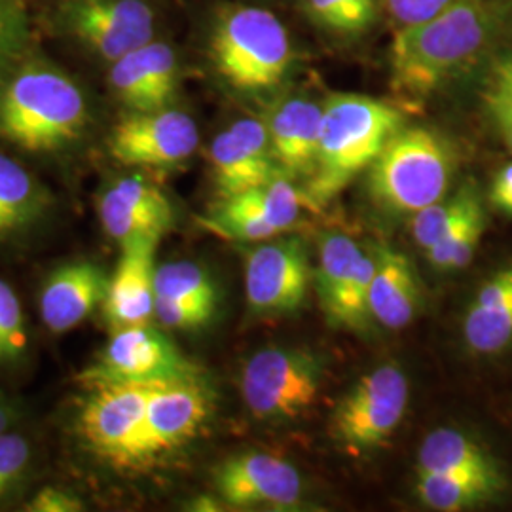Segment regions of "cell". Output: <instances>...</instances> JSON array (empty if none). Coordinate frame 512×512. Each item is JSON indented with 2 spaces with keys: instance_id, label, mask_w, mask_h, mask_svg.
Segmentation results:
<instances>
[{
  "instance_id": "cell-31",
  "label": "cell",
  "mask_w": 512,
  "mask_h": 512,
  "mask_svg": "<svg viewBox=\"0 0 512 512\" xmlns=\"http://www.w3.org/2000/svg\"><path fill=\"white\" fill-rule=\"evenodd\" d=\"M27 349L25 319L16 291L0 279V361L14 363Z\"/></svg>"
},
{
  "instance_id": "cell-40",
  "label": "cell",
  "mask_w": 512,
  "mask_h": 512,
  "mask_svg": "<svg viewBox=\"0 0 512 512\" xmlns=\"http://www.w3.org/2000/svg\"><path fill=\"white\" fill-rule=\"evenodd\" d=\"M10 418H12V410L6 406L4 399H0V433H4L8 429Z\"/></svg>"
},
{
  "instance_id": "cell-21",
  "label": "cell",
  "mask_w": 512,
  "mask_h": 512,
  "mask_svg": "<svg viewBox=\"0 0 512 512\" xmlns=\"http://www.w3.org/2000/svg\"><path fill=\"white\" fill-rule=\"evenodd\" d=\"M321 120L323 105L293 97L279 103L266 122L277 169L293 183H306L315 171Z\"/></svg>"
},
{
  "instance_id": "cell-35",
  "label": "cell",
  "mask_w": 512,
  "mask_h": 512,
  "mask_svg": "<svg viewBox=\"0 0 512 512\" xmlns=\"http://www.w3.org/2000/svg\"><path fill=\"white\" fill-rule=\"evenodd\" d=\"M25 33L21 0H0V59L16 50Z\"/></svg>"
},
{
  "instance_id": "cell-36",
  "label": "cell",
  "mask_w": 512,
  "mask_h": 512,
  "mask_svg": "<svg viewBox=\"0 0 512 512\" xmlns=\"http://www.w3.org/2000/svg\"><path fill=\"white\" fill-rule=\"evenodd\" d=\"M27 511L31 512H80L84 511V503L61 488H42L27 505Z\"/></svg>"
},
{
  "instance_id": "cell-2",
  "label": "cell",
  "mask_w": 512,
  "mask_h": 512,
  "mask_svg": "<svg viewBox=\"0 0 512 512\" xmlns=\"http://www.w3.org/2000/svg\"><path fill=\"white\" fill-rule=\"evenodd\" d=\"M90 122L82 88L48 63H27L0 82V139L31 154L73 147Z\"/></svg>"
},
{
  "instance_id": "cell-9",
  "label": "cell",
  "mask_w": 512,
  "mask_h": 512,
  "mask_svg": "<svg viewBox=\"0 0 512 512\" xmlns=\"http://www.w3.org/2000/svg\"><path fill=\"white\" fill-rule=\"evenodd\" d=\"M408 380L397 365H382L349 389L332 416V437L349 452L384 446L401 425Z\"/></svg>"
},
{
  "instance_id": "cell-24",
  "label": "cell",
  "mask_w": 512,
  "mask_h": 512,
  "mask_svg": "<svg viewBox=\"0 0 512 512\" xmlns=\"http://www.w3.org/2000/svg\"><path fill=\"white\" fill-rule=\"evenodd\" d=\"M418 473L482 478L505 486L495 459L456 429H437L425 437L418 454Z\"/></svg>"
},
{
  "instance_id": "cell-28",
  "label": "cell",
  "mask_w": 512,
  "mask_h": 512,
  "mask_svg": "<svg viewBox=\"0 0 512 512\" xmlns=\"http://www.w3.org/2000/svg\"><path fill=\"white\" fill-rule=\"evenodd\" d=\"M156 296L173 300L219 304L220 291L215 277L203 266L188 260L169 262L156 270Z\"/></svg>"
},
{
  "instance_id": "cell-19",
  "label": "cell",
  "mask_w": 512,
  "mask_h": 512,
  "mask_svg": "<svg viewBox=\"0 0 512 512\" xmlns=\"http://www.w3.org/2000/svg\"><path fill=\"white\" fill-rule=\"evenodd\" d=\"M99 220L120 245L141 236L164 238L175 222V211L164 192L139 175L118 179L99 196Z\"/></svg>"
},
{
  "instance_id": "cell-12",
  "label": "cell",
  "mask_w": 512,
  "mask_h": 512,
  "mask_svg": "<svg viewBox=\"0 0 512 512\" xmlns=\"http://www.w3.org/2000/svg\"><path fill=\"white\" fill-rule=\"evenodd\" d=\"M107 145L118 164L164 169L192 158L200 145V131L183 110L128 112L110 129Z\"/></svg>"
},
{
  "instance_id": "cell-10",
  "label": "cell",
  "mask_w": 512,
  "mask_h": 512,
  "mask_svg": "<svg viewBox=\"0 0 512 512\" xmlns=\"http://www.w3.org/2000/svg\"><path fill=\"white\" fill-rule=\"evenodd\" d=\"M57 19L61 31L109 65L156 33V12L147 0H65Z\"/></svg>"
},
{
  "instance_id": "cell-17",
  "label": "cell",
  "mask_w": 512,
  "mask_h": 512,
  "mask_svg": "<svg viewBox=\"0 0 512 512\" xmlns=\"http://www.w3.org/2000/svg\"><path fill=\"white\" fill-rule=\"evenodd\" d=\"M160 236H141L120 245L116 270L109 275L103 302L110 329L148 325L156 306V251Z\"/></svg>"
},
{
  "instance_id": "cell-34",
  "label": "cell",
  "mask_w": 512,
  "mask_h": 512,
  "mask_svg": "<svg viewBox=\"0 0 512 512\" xmlns=\"http://www.w3.org/2000/svg\"><path fill=\"white\" fill-rule=\"evenodd\" d=\"M452 2L454 0H384V6L387 14L403 29L437 16Z\"/></svg>"
},
{
  "instance_id": "cell-38",
  "label": "cell",
  "mask_w": 512,
  "mask_h": 512,
  "mask_svg": "<svg viewBox=\"0 0 512 512\" xmlns=\"http://www.w3.org/2000/svg\"><path fill=\"white\" fill-rule=\"evenodd\" d=\"M490 200L495 207L512 217V164L505 165L497 175H495Z\"/></svg>"
},
{
  "instance_id": "cell-22",
  "label": "cell",
  "mask_w": 512,
  "mask_h": 512,
  "mask_svg": "<svg viewBox=\"0 0 512 512\" xmlns=\"http://www.w3.org/2000/svg\"><path fill=\"white\" fill-rule=\"evenodd\" d=\"M370 251L374 256L368 296L370 315L385 329H404L416 319L421 308L418 274L410 258L385 241H378Z\"/></svg>"
},
{
  "instance_id": "cell-41",
  "label": "cell",
  "mask_w": 512,
  "mask_h": 512,
  "mask_svg": "<svg viewBox=\"0 0 512 512\" xmlns=\"http://www.w3.org/2000/svg\"><path fill=\"white\" fill-rule=\"evenodd\" d=\"M501 59H505V61H507V63H511V65H512V50H511V52H507V54L501 55Z\"/></svg>"
},
{
  "instance_id": "cell-6",
  "label": "cell",
  "mask_w": 512,
  "mask_h": 512,
  "mask_svg": "<svg viewBox=\"0 0 512 512\" xmlns=\"http://www.w3.org/2000/svg\"><path fill=\"white\" fill-rule=\"evenodd\" d=\"M323 372L306 349H260L241 370L243 403L258 420H294L317 401Z\"/></svg>"
},
{
  "instance_id": "cell-25",
  "label": "cell",
  "mask_w": 512,
  "mask_h": 512,
  "mask_svg": "<svg viewBox=\"0 0 512 512\" xmlns=\"http://www.w3.org/2000/svg\"><path fill=\"white\" fill-rule=\"evenodd\" d=\"M50 205L48 190L23 165L0 154V241L35 226Z\"/></svg>"
},
{
  "instance_id": "cell-26",
  "label": "cell",
  "mask_w": 512,
  "mask_h": 512,
  "mask_svg": "<svg viewBox=\"0 0 512 512\" xmlns=\"http://www.w3.org/2000/svg\"><path fill=\"white\" fill-rule=\"evenodd\" d=\"M503 490L505 486L482 478L444 475H420L418 478L421 503L433 511H467L494 499Z\"/></svg>"
},
{
  "instance_id": "cell-8",
  "label": "cell",
  "mask_w": 512,
  "mask_h": 512,
  "mask_svg": "<svg viewBox=\"0 0 512 512\" xmlns=\"http://www.w3.org/2000/svg\"><path fill=\"white\" fill-rule=\"evenodd\" d=\"M156 385L107 382L88 387L78 433L90 452L120 469L137 467L148 399Z\"/></svg>"
},
{
  "instance_id": "cell-3",
  "label": "cell",
  "mask_w": 512,
  "mask_h": 512,
  "mask_svg": "<svg viewBox=\"0 0 512 512\" xmlns=\"http://www.w3.org/2000/svg\"><path fill=\"white\" fill-rule=\"evenodd\" d=\"M403 126V112L391 103L361 93H332L323 103L317 164L304 190L311 205L329 203L368 171Z\"/></svg>"
},
{
  "instance_id": "cell-23",
  "label": "cell",
  "mask_w": 512,
  "mask_h": 512,
  "mask_svg": "<svg viewBox=\"0 0 512 512\" xmlns=\"http://www.w3.org/2000/svg\"><path fill=\"white\" fill-rule=\"evenodd\" d=\"M465 344L476 355H497L512 346V264L492 275L463 319Z\"/></svg>"
},
{
  "instance_id": "cell-1",
  "label": "cell",
  "mask_w": 512,
  "mask_h": 512,
  "mask_svg": "<svg viewBox=\"0 0 512 512\" xmlns=\"http://www.w3.org/2000/svg\"><path fill=\"white\" fill-rule=\"evenodd\" d=\"M507 18L495 0H454L437 16L399 29L389 48L393 92L429 97L494 44Z\"/></svg>"
},
{
  "instance_id": "cell-16",
  "label": "cell",
  "mask_w": 512,
  "mask_h": 512,
  "mask_svg": "<svg viewBox=\"0 0 512 512\" xmlns=\"http://www.w3.org/2000/svg\"><path fill=\"white\" fill-rule=\"evenodd\" d=\"M215 488L226 505L293 507L302 497V480L291 463L264 452H245L220 463Z\"/></svg>"
},
{
  "instance_id": "cell-27",
  "label": "cell",
  "mask_w": 512,
  "mask_h": 512,
  "mask_svg": "<svg viewBox=\"0 0 512 512\" xmlns=\"http://www.w3.org/2000/svg\"><path fill=\"white\" fill-rule=\"evenodd\" d=\"M480 205L482 196L476 184H463L454 196H444L440 202L433 203L412 215L414 219L410 228L414 241L423 251L435 247Z\"/></svg>"
},
{
  "instance_id": "cell-39",
  "label": "cell",
  "mask_w": 512,
  "mask_h": 512,
  "mask_svg": "<svg viewBox=\"0 0 512 512\" xmlns=\"http://www.w3.org/2000/svg\"><path fill=\"white\" fill-rule=\"evenodd\" d=\"M492 90L494 92L503 93L512 99V65L507 63L505 59H497L492 69Z\"/></svg>"
},
{
  "instance_id": "cell-30",
  "label": "cell",
  "mask_w": 512,
  "mask_h": 512,
  "mask_svg": "<svg viewBox=\"0 0 512 512\" xmlns=\"http://www.w3.org/2000/svg\"><path fill=\"white\" fill-rule=\"evenodd\" d=\"M484 228H486V215H484V205H480L467 219L459 222L446 238L425 251L427 260L437 270H446V272L465 268L476 255Z\"/></svg>"
},
{
  "instance_id": "cell-20",
  "label": "cell",
  "mask_w": 512,
  "mask_h": 512,
  "mask_svg": "<svg viewBox=\"0 0 512 512\" xmlns=\"http://www.w3.org/2000/svg\"><path fill=\"white\" fill-rule=\"evenodd\" d=\"M107 289L109 275L92 260H74L59 266L40 291L42 323L54 334L73 330L103 306Z\"/></svg>"
},
{
  "instance_id": "cell-33",
  "label": "cell",
  "mask_w": 512,
  "mask_h": 512,
  "mask_svg": "<svg viewBox=\"0 0 512 512\" xmlns=\"http://www.w3.org/2000/svg\"><path fill=\"white\" fill-rule=\"evenodd\" d=\"M31 463V444L21 435L0 433V499L14 490Z\"/></svg>"
},
{
  "instance_id": "cell-4",
  "label": "cell",
  "mask_w": 512,
  "mask_h": 512,
  "mask_svg": "<svg viewBox=\"0 0 512 512\" xmlns=\"http://www.w3.org/2000/svg\"><path fill=\"white\" fill-rule=\"evenodd\" d=\"M454 171V148L440 133L403 126L368 167V192L391 213L416 215L448 196Z\"/></svg>"
},
{
  "instance_id": "cell-14",
  "label": "cell",
  "mask_w": 512,
  "mask_h": 512,
  "mask_svg": "<svg viewBox=\"0 0 512 512\" xmlns=\"http://www.w3.org/2000/svg\"><path fill=\"white\" fill-rule=\"evenodd\" d=\"M211 410V393L202 380L156 385L148 399L137 467L148 465L196 439Z\"/></svg>"
},
{
  "instance_id": "cell-18",
  "label": "cell",
  "mask_w": 512,
  "mask_h": 512,
  "mask_svg": "<svg viewBox=\"0 0 512 512\" xmlns=\"http://www.w3.org/2000/svg\"><path fill=\"white\" fill-rule=\"evenodd\" d=\"M109 84L129 112L167 109L179 86L177 55L167 42L150 40L110 63Z\"/></svg>"
},
{
  "instance_id": "cell-13",
  "label": "cell",
  "mask_w": 512,
  "mask_h": 512,
  "mask_svg": "<svg viewBox=\"0 0 512 512\" xmlns=\"http://www.w3.org/2000/svg\"><path fill=\"white\" fill-rule=\"evenodd\" d=\"M313 283L310 256L298 238L262 243L247 253L245 296L255 313H293Z\"/></svg>"
},
{
  "instance_id": "cell-7",
  "label": "cell",
  "mask_w": 512,
  "mask_h": 512,
  "mask_svg": "<svg viewBox=\"0 0 512 512\" xmlns=\"http://www.w3.org/2000/svg\"><path fill=\"white\" fill-rule=\"evenodd\" d=\"M202 374V366L148 323L112 330L107 348L78 380L86 387L107 382L169 384L202 380Z\"/></svg>"
},
{
  "instance_id": "cell-11",
  "label": "cell",
  "mask_w": 512,
  "mask_h": 512,
  "mask_svg": "<svg viewBox=\"0 0 512 512\" xmlns=\"http://www.w3.org/2000/svg\"><path fill=\"white\" fill-rule=\"evenodd\" d=\"M374 256L355 239L329 234L319 245V266L313 270L321 308L332 327L366 330L372 323L368 296Z\"/></svg>"
},
{
  "instance_id": "cell-15",
  "label": "cell",
  "mask_w": 512,
  "mask_h": 512,
  "mask_svg": "<svg viewBox=\"0 0 512 512\" xmlns=\"http://www.w3.org/2000/svg\"><path fill=\"white\" fill-rule=\"evenodd\" d=\"M209 164L220 198H232L270 183L277 169L266 122L241 118L209 147Z\"/></svg>"
},
{
  "instance_id": "cell-5",
  "label": "cell",
  "mask_w": 512,
  "mask_h": 512,
  "mask_svg": "<svg viewBox=\"0 0 512 512\" xmlns=\"http://www.w3.org/2000/svg\"><path fill=\"white\" fill-rule=\"evenodd\" d=\"M217 73L239 92L279 86L293 65V42L274 12L236 6L220 14L209 38Z\"/></svg>"
},
{
  "instance_id": "cell-32",
  "label": "cell",
  "mask_w": 512,
  "mask_h": 512,
  "mask_svg": "<svg viewBox=\"0 0 512 512\" xmlns=\"http://www.w3.org/2000/svg\"><path fill=\"white\" fill-rule=\"evenodd\" d=\"M217 308L219 304H211V302L173 300V298L156 296L154 319H158L167 329H200L215 317Z\"/></svg>"
},
{
  "instance_id": "cell-29",
  "label": "cell",
  "mask_w": 512,
  "mask_h": 512,
  "mask_svg": "<svg viewBox=\"0 0 512 512\" xmlns=\"http://www.w3.org/2000/svg\"><path fill=\"white\" fill-rule=\"evenodd\" d=\"M311 21L340 37L366 33L376 21V0H306Z\"/></svg>"
},
{
  "instance_id": "cell-37",
  "label": "cell",
  "mask_w": 512,
  "mask_h": 512,
  "mask_svg": "<svg viewBox=\"0 0 512 512\" xmlns=\"http://www.w3.org/2000/svg\"><path fill=\"white\" fill-rule=\"evenodd\" d=\"M486 105L494 118L495 126L501 131L503 139L507 141V145L512 150V99L503 95V93L490 92L486 93Z\"/></svg>"
}]
</instances>
